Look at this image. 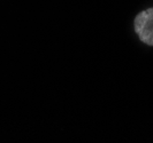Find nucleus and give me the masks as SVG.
Segmentation results:
<instances>
[{"mask_svg": "<svg viewBox=\"0 0 153 143\" xmlns=\"http://www.w3.org/2000/svg\"><path fill=\"white\" fill-rule=\"evenodd\" d=\"M134 26L142 43L153 46V8L139 13L135 18Z\"/></svg>", "mask_w": 153, "mask_h": 143, "instance_id": "obj_1", "label": "nucleus"}]
</instances>
